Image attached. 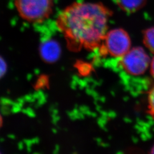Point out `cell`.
<instances>
[{
    "mask_svg": "<svg viewBox=\"0 0 154 154\" xmlns=\"http://www.w3.org/2000/svg\"><path fill=\"white\" fill-rule=\"evenodd\" d=\"M14 2L20 16L32 23L44 22L53 11V0H14Z\"/></svg>",
    "mask_w": 154,
    "mask_h": 154,
    "instance_id": "7a4b0ae2",
    "label": "cell"
},
{
    "mask_svg": "<svg viewBox=\"0 0 154 154\" xmlns=\"http://www.w3.org/2000/svg\"><path fill=\"white\" fill-rule=\"evenodd\" d=\"M148 110L149 115L154 120V86L149 90L148 95Z\"/></svg>",
    "mask_w": 154,
    "mask_h": 154,
    "instance_id": "ba28073f",
    "label": "cell"
},
{
    "mask_svg": "<svg viewBox=\"0 0 154 154\" xmlns=\"http://www.w3.org/2000/svg\"><path fill=\"white\" fill-rule=\"evenodd\" d=\"M116 2L123 11L134 13L144 7L147 0H116Z\"/></svg>",
    "mask_w": 154,
    "mask_h": 154,
    "instance_id": "8992f818",
    "label": "cell"
},
{
    "mask_svg": "<svg viewBox=\"0 0 154 154\" xmlns=\"http://www.w3.org/2000/svg\"><path fill=\"white\" fill-rule=\"evenodd\" d=\"M131 45V39L126 31L116 28L107 32L99 46V53L102 55L121 58L130 50Z\"/></svg>",
    "mask_w": 154,
    "mask_h": 154,
    "instance_id": "3957f363",
    "label": "cell"
},
{
    "mask_svg": "<svg viewBox=\"0 0 154 154\" xmlns=\"http://www.w3.org/2000/svg\"><path fill=\"white\" fill-rule=\"evenodd\" d=\"M112 14L102 3L74 2L61 11L56 25L70 50L91 51L102 43Z\"/></svg>",
    "mask_w": 154,
    "mask_h": 154,
    "instance_id": "6da1fadb",
    "label": "cell"
},
{
    "mask_svg": "<svg viewBox=\"0 0 154 154\" xmlns=\"http://www.w3.org/2000/svg\"><path fill=\"white\" fill-rule=\"evenodd\" d=\"M7 70V65L5 61L0 57V79L4 76Z\"/></svg>",
    "mask_w": 154,
    "mask_h": 154,
    "instance_id": "9c48e42d",
    "label": "cell"
},
{
    "mask_svg": "<svg viewBox=\"0 0 154 154\" xmlns=\"http://www.w3.org/2000/svg\"><path fill=\"white\" fill-rule=\"evenodd\" d=\"M151 62L149 55L141 47H135L121 57L120 65L130 75L139 76L147 71Z\"/></svg>",
    "mask_w": 154,
    "mask_h": 154,
    "instance_id": "277c9868",
    "label": "cell"
},
{
    "mask_svg": "<svg viewBox=\"0 0 154 154\" xmlns=\"http://www.w3.org/2000/svg\"><path fill=\"white\" fill-rule=\"evenodd\" d=\"M143 41L146 47L154 54V27L146 29L143 31Z\"/></svg>",
    "mask_w": 154,
    "mask_h": 154,
    "instance_id": "52a82bcc",
    "label": "cell"
},
{
    "mask_svg": "<svg viewBox=\"0 0 154 154\" xmlns=\"http://www.w3.org/2000/svg\"><path fill=\"white\" fill-rule=\"evenodd\" d=\"M0 154H1V152H0Z\"/></svg>",
    "mask_w": 154,
    "mask_h": 154,
    "instance_id": "4fadbf2b",
    "label": "cell"
},
{
    "mask_svg": "<svg viewBox=\"0 0 154 154\" xmlns=\"http://www.w3.org/2000/svg\"><path fill=\"white\" fill-rule=\"evenodd\" d=\"M150 72L151 75L154 78V57L150 63Z\"/></svg>",
    "mask_w": 154,
    "mask_h": 154,
    "instance_id": "30bf717a",
    "label": "cell"
},
{
    "mask_svg": "<svg viewBox=\"0 0 154 154\" xmlns=\"http://www.w3.org/2000/svg\"><path fill=\"white\" fill-rule=\"evenodd\" d=\"M2 116L0 114V127L2 126Z\"/></svg>",
    "mask_w": 154,
    "mask_h": 154,
    "instance_id": "7c38bea8",
    "label": "cell"
},
{
    "mask_svg": "<svg viewBox=\"0 0 154 154\" xmlns=\"http://www.w3.org/2000/svg\"><path fill=\"white\" fill-rule=\"evenodd\" d=\"M41 54L45 61L54 62L57 60L60 54V47L53 41L46 42L41 48Z\"/></svg>",
    "mask_w": 154,
    "mask_h": 154,
    "instance_id": "5b68a950",
    "label": "cell"
},
{
    "mask_svg": "<svg viewBox=\"0 0 154 154\" xmlns=\"http://www.w3.org/2000/svg\"><path fill=\"white\" fill-rule=\"evenodd\" d=\"M149 154H154V145L152 147V148L150 150V152H149Z\"/></svg>",
    "mask_w": 154,
    "mask_h": 154,
    "instance_id": "8fae6325",
    "label": "cell"
}]
</instances>
